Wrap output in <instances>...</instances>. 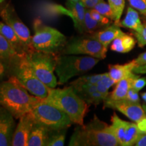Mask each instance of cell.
I'll list each match as a JSON object with an SVG mask.
<instances>
[{
	"mask_svg": "<svg viewBox=\"0 0 146 146\" xmlns=\"http://www.w3.org/2000/svg\"><path fill=\"white\" fill-rule=\"evenodd\" d=\"M41 100L31 94L13 75L0 83V105L8 110L16 119L30 112Z\"/></svg>",
	"mask_w": 146,
	"mask_h": 146,
	"instance_id": "1",
	"label": "cell"
},
{
	"mask_svg": "<svg viewBox=\"0 0 146 146\" xmlns=\"http://www.w3.org/2000/svg\"><path fill=\"white\" fill-rule=\"evenodd\" d=\"M70 146H118L112 126L96 115L87 125H77L71 136Z\"/></svg>",
	"mask_w": 146,
	"mask_h": 146,
	"instance_id": "2",
	"label": "cell"
},
{
	"mask_svg": "<svg viewBox=\"0 0 146 146\" xmlns=\"http://www.w3.org/2000/svg\"><path fill=\"white\" fill-rule=\"evenodd\" d=\"M42 100L64 112L72 123L84 125V118L88 112L89 105L70 85L62 89L50 88L47 96Z\"/></svg>",
	"mask_w": 146,
	"mask_h": 146,
	"instance_id": "3",
	"label": "cell"
},
{
	"mask_svg": "<svg viewBox=\"0 0 146 146\" xmlns=\"http://www.w3.org/2000/svg\"><path fill=\"white\" fill-rule=\"evenodd\" d=\"M99 62L98 58L85 55L59 54L55 70L58 84L64 85L74 76L87 72Z\"/></svg>",
	"mask_w": 146,
	"mask_h": 146,
	"instance_id": "4",
	"label": "cell"
},
{
	"mask_svg": "<svg viewBox=\"0 0 146 146\" xmlns=\"http://www.w3.org/2000/svg\"><path fill=\"white\" fill-rule=\"evenodd\" d=\"M33 29L32 45L34 50L58 56L61 54L67 41L64 35L56 29L45 25L39 19L34 21Z\"/></svg>",
	"mask_w": 146,
	"mask_h": 146,
	"instance_id": "5",
	"label": "cell"
},
{
	"mask_svg": "<svg viewBox=\"0 0 146 146\" xmlns=\"http://www.w3.org/2000/svg\"><path fill=\"white\" fill-rule=\"evenodd\" d=\"M30 112L35 123L44 126L51 131L68 129L73 124L64 112L42 99L33 108Z\"/></svg>",
	"mask_w": 146,
	"mask_h": 146,
	"instance_id": "6",
	"label": "cell"
},
{
	"mask_svg": "<svg viewBox=\"0 0 146 146\" xmlns=\"http://www.w3.org/2000/svg\"><path fill=\"white\" fill-rule=\"evenodd\" d=\"M31 67L38 78L49 88H56L58 80L55 75L58 55L33 50L27 54Z\"/></svg>",
	"mask_w": 146,
	"mask_h": 146,
	"instance_id": "7",
	"label": "cell"
},
{
	"mask_svg": "<svg viewBox=\"0 0 146 146\" xmlns=\"http://www.w3.org/2000/svg\"><path fill=\"white\" fill-rule=\"evenodd\" d=\"M27 54L14 62L12 75L15 76L31 94L44 99L48 95L50 88L40 81L35 74L27 58Z\"/></svg>",
	"mask_w": 146,
	"mask_h": 146,
	"instance_id": "8",
	"label": "cell"
},
{
	"mask_svg": "<svg viewBox=\"0 0 146 146\" xmlns=\"http://www.w3.org/2000/svg\"><path fill=\"white\" fill-rule=\"evenodd\" d=\"M107 52L108 49L90 35L68 40L60 54L85 55L102 60L106 57Z\"/></svg>",
	"mask_w": 146,
	"mask_h": 146,
	"instance_id": "9",
	"label": "cell"
},
{
	"mask_svg": "<svg viewBox=\"0 0 146 146\" xmlns=\"http://www.w3.org/2000/svg\"><path fill=\"white\" fill-rule=\"evenodd\" d=\"M0 16L5 23L15 31L26 46L28 53L34 50L32 45V36L29 28L18 17L12 5L5 0H0Z\"/></svg>",
	"mask_w": 146,
	"mask_h": 146,
	"instance_id": "10",
	"label": "cell"
},
{
	"mask_svg": "<svg viewBox=\"0 0 146 146\" xmlns=\"http://www.w3.org/2000/svg\"><path fill=\"white\" fill-rule=\"evenodd\" d=\"M114 135L120 146H132L137 139L140 131L136 123L125 121L114 113L111 118Z\"/></svg>",
	"mask_w": 146,
	"mask_h": 146,
	"instance_id": "11",
	"label": "cell"
},
{
	"mask_svg": "<svg viewBox=\"0 0 146 146\" xmlns=\"http://www.w3.org/2000/svg\"><path fill=\"white\" fill-rule=\"evenodd\" d=\"M106 108L119 111L136 123L145 117L144 110L140 103H133L125 100L114 102L104 101V108Z\"/></svg>",
	"mask_w": 146,
	"mask_h": 146,
	"instance_id": "12",
	"label": "cell"
},
{
	"mask_svg": "<svg viewBox=\"0 0 146 146\" xmlns=\"http://www.w3.org/2000/svg\"><path fill=\"white\" fill-rule=\"evenodd\" d=\"M15 119L8 110L0 105V146L12 145L16 127Z\"/></svg>",
	"mask_w": 146,
	"mask_h": 146,
	"instance_id": "13",
	"label": "cell"
},
{
	"mask_svg": "<svg viewBox=\"0 0 146 146\" xmlns=\"http://www.w3.org/2000/svg\"><path fill=\"white\" fill-rule=\"evenodd\" d=\"M34 119L31 112L24 114L19 118L12 138V146H28V141Z\"/></svg>",
	"mask_w": 146,
	"mask_h": 146,
	"instance_id": "14",
	"label": "cell"
},
{
	"mask_svg": "<svg viewBox=\"0 0 146 146\" xmlns=\"http://www.w3.org/2000/svg\"><path fill=\"white\" fill-rule=\"evenodd\" d=\"M66 8L70 12V18L74 23V28L80 33H84V21L87 8L84 6L81 1H74L68 0L66 3Z\"/></svg>",
	"mask_w": 146,
	"mask_h": 146,
	"instance_id": "15",
	"label": "cell"
},
{
	"mask_svg": "<svg viewBox=\"0 0 146 146\" xmlns=\"http://www.w3.org/2000/svg\"><path fill=\"white\" fill-rule=\"evenodd\" d=\"M139 76L137 75L135 73H132L130 76L123 78L121 81L116 84V87L112 93H110L104 101H120L125 100L128 91L132 87L133 82Z\"/></svg>",
	"mask_w": 146,
	"mask_h": 146,
	"instance_id": "16",
	"label": "cell"
},
{
	"mask_svg": "<svg viewBox=\"0 0 146 146\" xmlns=\"http://www.w3.org/2000/svg\"><path fill=\"white\" fill-rule=\"evenodd\" d=\"M123 33L120 29V27L114 23V25L106 27L104 29L91 34V35L98 40L106 48L108 49L110 43Z\"/></svg>",
	"mask_w": 146,
	"mask_h": 146,
	"instance_id": "17",
	"label": "cell"
},
{
	"mask_svg": "<svg viewBox=\"0 0 146 146\" xmlns=\"http://www.w3.org/2000/svg\"><path fill=\"white\" fill-rule=\"evenodd\" d=\"M0 33L4 36L10 43L13 45L16 50L21 55H25L28 53L26 46L18 36L15 31L12 27L5 23L0 22Z\"/></svg>",
	"mask_w": 146,
	"mask_h": 146,
	"instance_id": "18",
	"label": "cell"
},
{
	"mask_svg": "<svg viewBox=\"0 0 146 146\" xmlns=\"http://www.w3.org/2000/svg\"><path fill=\"white\" fill-rule=\"evenodd\" d=\"M137 66L134 60L124 64L108 65V74L110 78L117 83L123 78H127L133 73V69Z\"/></svg>",
	"mask_w": 146,
	"mask_h": 146,
	"instance_id": "19",
	"label": "cell"
},
{
	"mask_svg": "<svg viewBox=\"0 0 146 146\" xmlns=\"http://www.w3.org/2000/svg\"><path fill=\"white\" fill-rule=\"evenodd\" d=\"M51 130L34 122L29 136L28 146H46Z\"/></svg>",
	"mask_w": 146,
	"mask_h": 146,
	"instance_id": "20",
	"label": "cell"
},
{
	"mask_svg": "<svg viewBox=\"0 0 146 146\" xmlns=\"http://www.w3.org/2000/svg\"><path fill=\"white\" fill-rule=\"evenodd\" d=\"M118 26L131 29L135 32H140L143 28V24L140 19L138 11L130 5L127 8L125 18L120 22Z\"/></svg>",
	"mask_w": 146,
	"mask_h": 146,
	"instance_id": "21",
	"label": "cell"
},
{
	"mask_svg": "<svg viewBox=\"0 0 146 146\" xmlns=\"http://www.w3.org/2000/svg\"><path fill=\"white\" fill-rule=\"evenodd\" d=\"M137 41L132 36L123 33L112 42L110 50L113 52L125 54L131 52L135 46Z\"/></svg>",
	"mask_w": 146,
	"mask_h": 146,
	"instance_id": "22",
	"label": "cell"
},
{
	"mask_svg": "<svg viewBox=\"0 0 146 146\" xmlns=\"http://www.w3.org/2000/svg\"><path fill=\"white\" fill-rule=\"evenodd\" d=\"M23 55L20 54L10 41L0 33V58L5 61L14 62Z\"/></svg>",
	"mask_w": 146,
	"mask_h": 146,
	"instance_id": "23",
	"label": "cell"
},
{
	"mask_svg": "<svg viewBox=\"0 0 146 146\" xmlns=\"http://www.w3.org/2000/svg\"><path fill=\"white\" fill-rule=\"evenodd\" d=\"M104 27H106V26L91 17L89 9H87L84 21V33L91 35L101 30Z\"/></svg>",
	"mask_w": 146,
	"mask_h": 146,
	"instance_id": "24",
	"label": "cell"
},
{
	"mask_svg": "<svg viewBox=\"0 0 146 146\" xmlns=\"http://www.w3.org/2000/svg\"><path fill=\"white\" fill-rule=\"evenodd\" d=\"M67 129L50 131L46 146L64 145Z\"/></svg>",
	"mask_w": 146,
	"mask_h": 146,
	"instance_id": "25",
	"label": "cell"
},
{
	"mask_svg": "<svg viewBox=\"0 0 146 146\" xmlns=\"http://www.w3.org/2000/svg\"><path fill=\"white\" fill-rule=\"evenodd\" d=\"M115 82L113 81L110 76L108 72L103 73L102 78L96 84L97 91H99L100 94L106 99L109 95V89L114 85Z\"/></svg>",
	"mask_w": 146,
	"mask_h": 146,
	"instance_id": "26",
	"label": "cell"
},
{
	"mask_svg": "<svg viewBox=\"0 0 146 146\" xmlns=\"http://www.w3.org/2000/svg\"><path fill=\"white\" fill-rule=\"evenodd\" d=\"M114 15V23L118 25L125 5V0H108Z\"/></svg>",
	"mask_w": 146,
	"mask_h": 146,
	"instance_id": "27",
	"label": "cell"
},
{
	"mask_svg": "<svg viewBox=\"0 0 146 146\" xmlns=\"http://www.w3.org/2000/svg\"><path fill=\"white\" fill-rule=\"evenodd\" d=\"M102 76L103 74L81 76L75 81L70 83V85L72 87H75L83 85H96L97 83L102 78Z\"/></svg>",
	"mask_w": 146,
	"mask_h": 146,
	"instance_id": "28",
	"label": "cell"
},
{
	"mask_svg": "<svg viewBox=\"0 0 146 146\" xmlns=\"http://www.w3.org/2000/svg\"><path fill=\"white\" fill-rule=\"evenodd\" d=\"M45 15L58 16V15H66L70 17V12L68 9L64 8L62 5L57 4H50L45 5L43 8Z\"/></svg>",
	"mask_w": 146,
	"mask_h": 146,
	"instance_id": "29",
	"label": "cell"
},
{
	"mask_svg": "<svg viewBox=\"0 0 146 146\" xmlns=\"http://www.w3.org/2000/svg\"><path fill=\"white\" fill-rule=\"evenodd\" d=\"M95 10L100 12V14L108 18L112 21H114V15L113 13L112 8L108 3H106L104 0H102L99 3H98L94 7Z\"/></svg>",
	"mask_w": 146,
	"mask_h": 146,
	"instance_id": "30",
	"label": "cell"
},
{
	"mask_svg": "<svg viewBox=\"0 0 146 146\" xmlns=\"http://www.w3.org/2000/svg\"><path fill=\"white\" fill-rule=\"evenodd\" d=\"M14 62H10L0 58V83L5 81V78H8L12 75Z\"/></svg>",
	"mask_w": 146,
	"mask_h": 146,
	"instance_id": "31",
	"label": "cell"
},
{
	"mask_svg": "<svg viewBox=\"0 0 146 146\" xmlns=\"http://www.w3.org/2000/svg\"><path fill=\"white\" fill-rule=\"evenodd\" d=\"M83 100L87 102L88 105L97 106L100 104L101 102H104L106 98L103 96V95L100 94L99 91H96L88 95V96H87L86 97H85Z\"/></svg>",
	"mask_w": 146,
	"mask_h": 146,
	"instance_id": "32",
	"label": "cell"
},
{
	"mask_svg": "<svg viewBox=\"0 0 146 146\" xmlns=\"http://www.w3.org/2000/svg\"><path fill=\"white\" fill-rule=\"evenodd\" d=\"M89 11H90V14L91 17L96 20V21L99 22V23L102 24L103 25H104V26H109L111 23H112V21L110 19L103 16L100 12H98V11L95 10V9H89Z\"/></svg>",
	"mask_w": 146,
	"mask_h": 146,
	"instance_id": "33",
	"label": "cell"
},
{
	"mask_svg": "<svg viewBox=\"0 0 146 146\" xmlns=\"http://www.w3.org/2000/svg\"><path fill=\"white\" fill-rule=\"evenodd\" d=\"M129 5L146 16V0H128Z\"/></svg>",
	"mask_w": 146,
	"mask_h": 146,
	"instance_id": "34",
	"label": "cell"
},
{
	"mask_svg": "<svg viewBox=\"0 0 146 146\" xmlns=\"http://www.w3.org/2000/svg\"><path fill=\"white\" fill-rule=\"evenodd\" d=\"M138 46L143 47L146 45V23L143 24V28L140 32H135Z\"/></svg>",
	"mask_w": 146,
	"mask_h": 146,
	"instance_id": "35",
	"label": "cell"
},
{
	"mask_svg": "<svg viewBox=\"0 0 146 146\" xmlns=\"http://www.w3.org/2000/svg\"><path fill=\"white\" fill-rule=\"evenodd\" d=\"M125 100H127V101L133 102V103H140L139 92L135 90L133 87H131L129 90L128 91Z\"/></svg>",
	"mask_w": 146,
	"mask_h": 146,
	"instance_id": "36",
	"label": "cell"
},
{
	"mask_svg": "<svg viewBox=\"0 0 146 146\" xmlns=\"http://www.w3.org/2000/svg\"><path fill=\"white\" fill-rule=\"evenodd\" d=\"M146 85V76L145 77H140L139 76L133 82L132 87L137 91H140Z\"/></svg>",
	"mask_w": 146,
	"mask_h": 146,
	"instance_id": "37",
	"label": "cell"
},
{
	"mask_svg": "<svg viewBox=\"0 0 146 146\" xmlns=\"http://www.w3.org/2000/svg\"><path fill=\"white\" fill-rule=\"evenodd\" d=\"M135 146H146V133L141 132L135 142Z\"/></svg>",
	"mask_w": 146,
	"mask_h": 146,
	"instance_id": "38",
	"label": "cell"
},
{
	"mask_svg": "<svg viewBox=\"0 0 146 146\" xmlns=\"http://www.w3.org/2000/svg\"><path fill=\"white\" fill-rule=\"evenodd\" d=\"M87 9H94V7L102 0H81Z\"/></svg>",
	"mask_w": 146,
	"mask_h": 146,
	"instance_id": "39",
	"label": "cell"
},
{
	"mask_svg": "<svg viewBox=\"0 0 146 146\" xmlns=\"http://www.w3.org/2000/svg\"><path fill=\"white\" fill-rule=\"evenodd\" d=\"M137 66L146 65V52L139 55L138 57L134 60Z\"/></svg>",
	"mask_w": 146,
	"mask_h": 146,
	"instance_id": "40",
	"label": "cell"
},
{
	"mask_svg": "<svg viewBox=\"0 0 146 146\" xmlns=\"http://www.w3.org/2000/svg\"><path fill=\"white\" fill-rule=\"evenodd\" d=\"M137 127L140 131L146 133V117L143 118L141 120H139L138 123H137Z\"/></svg>",
	"mask_w": 146,
	"mask_h": 146,
	"instance_id": "41",
	"label": "cell"
},
{
	"mask_svg": "<svg viewBox=\"0 0 146 146\" xmlns=\"http://www.w3.org/2000/svg\"><path fill=\"white\" fill-rule=\"evenodd\" d=\"M141 98H142V99L144 100V102L146 103V92L141 94Z\"/></svg>",
	"mask_w": 146,
	"mask_h": 146,
	"instance_id": "42",
	"label": "cell"
},
{
	"mask_svg": "<svg viewBox=\"0 0 146 146\" xmlns=\"http://www.w3.org/2000/svg\"><path fill=\"white\" fill-rule=\"evenodd\" d=\"M142 107H143V108L144 110V112H145V117H146V104H143L142 105Z\"/></svg>",
	"mask_w": 146,
	"mask_h": 146,
	"instance_id": "43",
	"label": "cell"
},
{
	"mask_svg": "<svg viewBox=\"0 0 146 146\" xmlns=\"http://www.w3.org/2000/svg\"><path fill=\"white\" fill-rule=\"evenodd\" d=\"M72 1H81V0H72Z\"/></svg>",
	"mask_w": 146,
	"mask_h": 146,
	"instance_id": "44",
	"label": "cell"
}]
</instances>
